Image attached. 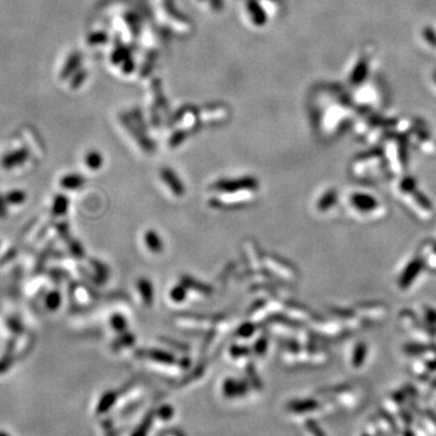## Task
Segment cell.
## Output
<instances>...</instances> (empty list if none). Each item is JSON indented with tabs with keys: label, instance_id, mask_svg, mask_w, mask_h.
Listing matches in <instances>:
<instances>
[{
	"label": "cell",
	"instance_id": "cell-1",
	"mask_svg": "<svg viewBox=\"0 0 436 436\" xmlns=\"http://www.w3.org/2000/svg\"><path fill=\"white\" fill-rule=\"evenodd\" d=\"M147 241H148V247L153 251H159L161 248L160 239L158 238V235L154 234V232H148L147 234Z\"/></svg>",
	"mask_w": 436,
	"mask_h": 436
},
{
	"label": "cell",
	"instance_id": "cell-2",
	"mask_svg": "<svg viewBox=\"0 0 436 436\" xmlns=\"http://www.w3.org/2000/svg\"><path fill=\"white\" fill-rule=\"evenodd\" d=\"M0 436H6V435H0Z\"/></svg>",
	"mask_w": 436,
	"mask_h": 436
}]
</instances>
